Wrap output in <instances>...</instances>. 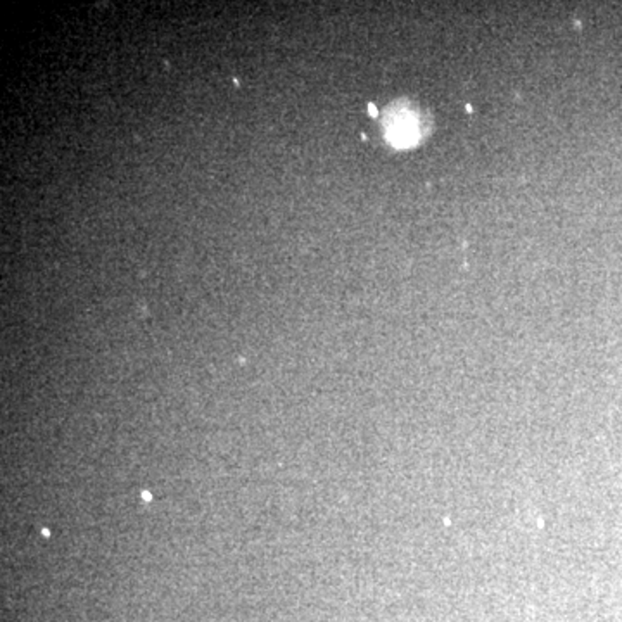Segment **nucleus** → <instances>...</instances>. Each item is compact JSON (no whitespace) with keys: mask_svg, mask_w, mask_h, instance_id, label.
<instances>
[{"mask_svg":"<svg viewBox=\"0 0 622 622\" xmlns=\"http://www.w3.org/2000/svg\"><path fill=\"white\" fill-rule=\"evenodd\" d=\"M386 137L394 147H410L422 137V120L412 109L392 108L386 118Z\"/></svg>","mask_w":622,"mask_h":622,"instance_id":"nucleus-1","label":"nucleus"}]
</instances>
